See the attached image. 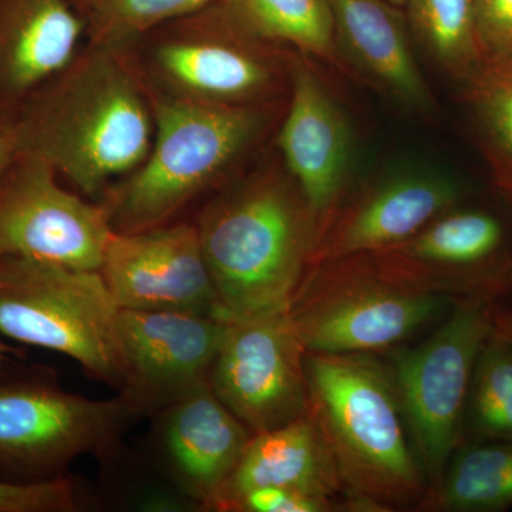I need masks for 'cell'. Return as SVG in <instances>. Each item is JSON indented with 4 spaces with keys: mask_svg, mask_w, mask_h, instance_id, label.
Returning a JSON list of instances; mask_svg holds the SVG:
<instances>
[{
    "mask_svg": "<svg viewBox=\"0 0 512 512\" xmlns=\"http://www.w3.org/2000/svg\"><path fill=\"white\" fill-rule=\"evenodd\" d=\"M467 84L481 121L512 158V60L485 59Z\"/></svg>",
    "mask_w": 512,
    "mask_h": 512,
    "instance_id": "obj_26",
    "label": "cell"
},
{
    "mask_svg": "<svg viewBox=\"0 0 512 512\" xmlns=\"http://www.w3.org/2000/svg\"><path fill=\"white\" fill-rule=\"evenodd\" d=\"M491 322L494 332L512 346V312L503 308L493 309Z\"/></svg>",
    "mask_w": 512,
    "mask_h": 512,
    "instance_id": "obj_31",
    "label": "cell"
},
{
    "mask_svg": "<svg viewBox=\"0 0 512 512\" xmlns=\"http://www.w3.org/2000/svg\"><path fill=\"white\" fill-rule=\"evenodd\" d=\"M333 504L325 498L282 487H261L239 495L227 511L234 512H326Z\"/></svg>",
    "mask_w": 512,
    "mask_h": 512,
    "instance_id": "obj_29",
    "label": "cell"
},
{
    "mask_svg": "<svg viewBox=\"0 0 512 512\" xmlns=\"http://www.w3.org/2000/svg\"><path fill=\"white\" fill-rule=\"evenodd\" d=\"M229 320L185 311L120 309L121 394L138 413H160L210 379Z\"/></svg>",
    "mask_w": 512,
    "mask_h": 512,
    "instance_id": "obj_11",
    "label": "cell"
},
{
    "mask_svg": "<svg viewBox=\"0 0 512 512\" xmlns=\"http://www.w3.org/2000/svg\"><path fill=\"white\" fill-rule=\"evenodd\" d=\"M306 275L289 315L303 349L375 353L446 311L450 296L384 271L370 255L320 262Z\"/></svg>",
    "mask_w": 512,
    "mask_h": 512,
    "instance_id": "obj_6",
    "label": "cell"
},
{
    "mask_svg": "<svg viewBox=\"0 0 512 512\" xmlns=\"http://www.w3.org/2000/svg\"><path fill=\"white\" fill-rule=\"evenodd\" d=\"M10 353H12V350L9 349V346L3 342L2 336H0V370L5 369V367L12 362V360H10L12 359Z\"/></svg>",
    "mask_w": 512,
    "mask_h": 512,
    "instance_id": "obj_32",
    "label": "cell"
},
{
    "mask_svg": "<svg viewBox=\"0 0 512 512\" xmlns=\"http://www.w3.org/2000/svg\"><path fill=\"white\" fill-rule=\"evenodd\" d=\"M119 313L100 271L0 259V336L62 353L121 390Z\"/></svg>",
    "mask_w": 512,
    "mask_h": 512,
    "instance_id": "obj_5",
    "label": "cell"
},
{
    "mask_svg": "<svg viewBox=\"0 0 512 512\" xmlns=\"http://www.w3.org/2000/svg\"><path fill=\"white\" fill-rule=\"evenodd\" d=\"M86 23L72 0H0V90L23 96L77 57Z\"/></svg>",
    "mask_w": 512,
    "mask_h": 512,
    "instance_id": "obj_19",
    "label": "cell"
},
{
    "mask_svg": "<svg viewBox=\"0 0 512 512\" xmlns=\"http://www.w3.org/2000/svg\"><path fill=\"white\" fill-rule=\"evenodd\" d=\"M505 281L508 282V285L512 286V264L510 268L507 269V274H505Z\"/></svg>",
    "mask_w": 512,
    "mask_h": 512,
    "instance_id": "obj_33",
    "label": "cell"
},
{
    "mask_svg": "<svg viewBox=\"0 0 512 512\" xmlns=\"http://www.w3.org/2000/svg\"><path fill=\"white\" fill-rule=\"evenodd\" d=\"M218 25L164 40L153 53L171 94L211 104H249L271 89L275 67L262 43L218 18Z\"/></svg>",
    "mask_w": 512,
    "mask_h": 512,
    "instance_id": "obj_13",
    "label": "cell"
},
{
    "mask_svg": "<svg viewBox=\"0 0 512 512\" xmlns=\"http://www.w3.org/2000/svg\"><path fill=\"white\" fill-rule=\"evenodd\" d=\"M113 232L103 205L67 191L40 158L19 154L0 177V259L100 271Z\"/></svg>",
    "mask_w": 512,
    "mask_h": 512,
    "instance_id": "obj_9",
    "label": "cell"
},
{
    "mask_svg": "<svg viewBox=\"0 0 512 512\" xmlns=\"http://www.w3.org/2000/svg\"><path fill=\"white\" fill-rule=\"evenodd\" d=\"M291 76V104L279 147L289 174L325 228L348 177L352 136L338 101L309 64L293 62Z\"/></svg>",
    "mask_w": 512,
    "mask_h": 512,
    "instance_id": "obj_14",
    "label": "cell"
},
{
    "mask_svg": "<svg viewBox=\"0 0 512 512\" xmlns=\"http://www.w3.org/2000/svg\"><path fill=\"white\" fill-rule=\"evenodd\" d=\"M77 507L76 488L66 478L30 483L0 480V512H69Z\"/></svg>",
    "mask_w": 512,
    "mask_h": 512,
    "instance_id": "obj_27",
    "label": "cell"
},
{
    "mask_svg": "<svg viewBox=\"0 0 512 512\" xmlns=\"http://www.w3.org/2000/svg\"><path fill=\"white\" fill-rule=\"evenodd\" d=\"M503 237V225L487 212L448 211L406 241L367 255L389 274L430 291L473 292L461 276L493 258Z\"/></svg>",
    "mask_w": 512,
    "mask_h": 512,
    "instance_id": "obj_17",
    "label": "cell"
},
{
    "mask_svg": "<svg viewBox=\"0 0 512 512\" xmlns=\"http://www.w3.org/2000/svg\"><path fill=\"white\" fill-rule=\"evenodd\" d=\"M160 414L158 444L165 467L188 497L211 508L254 433L218 399L208 382Z\"/></svg>",
    "mask_w": 512,
    "mask_h": 512,
    "instance_id": "obj_15",
    "label": "cell"
},
{
    "mask_svg": "<svg viewBox=\"0 0 512 512\" xmlns=\"http://www.w3.org/2000/svg\"><path fill=\"white\" fill-rule=\"evenodd\" d=\"M154 137L143 163L107 190L103 207L116 232L167 224L215 183L254 140L261 114L249 104L160 97L151 101Z\"/></svg>",
    "mask_w": 512,
    "mask_h": 512,
    "instance_id": "obj_4",
    "label": "cell"
},
{
    "mask_svg": "<svg viewBox=\"0 0 512 512\" xmlns=\"http://www.w3.org/2000/svg\"><path fill=\"white\" fill-rule=\"evenodd\" d=\"M305 356L289 311L231 319L208 383L252 433L276 429L308 414Z\"/></svg>",
    "mask_w": 512,
    "mask_h": 512,
    "instance_id": "obj_10",
    "label": "cell"
},
{
    "mask_svg": "<svg viewBox=\"0 0 512 512\" xmlns=\"http://www.w3.org/2000/svg\"><path fill=\"white\" fill-rule=\"evenodd\" d=\"M220 18L261 43H285L323 59L336 53L330 0H217Z\"/></svg>",
    "mask_w": 512,
    "mask_h": 512,
    "instance_id": "obj_21",
    "label": "cell"
},
{
    "mask_svg": "<svg viewBox=\"0 0 512 512\" xmlns=\"http://www.w3.org/2000/svg\"><path fill=\"white\" fill-rule=\"evenodd\" d=\"M100 272L120 309L185 311L231 320L215 291L197 225L114 231Z\"/></svg>",
    "mask_w": 512,
    "mask_h": 512,
    "instance_id": "obj_12",
    "label": "cell"
},
{
    "mask_svg": "<svg viewBox=\"0 0 512 512\" xmlns=\"http://www.w3.org/2000/svg\"><path fill=\"white\" fill-rule=\"evenodd\" d=\"M138 414L123 394L93 400L36 380H0V466L49 480L74 458L113 446Z\"/></svg>",
    "mask_w": 512,
    "mask_h": 512,
    "instance_id": "obj_8",
    "label": "cell"
},
{
    "mask_svg": "<svg viewBox=\"0 0 512 512\" xmlns=\"http://www.w3.org/2000/svg\"><path fill=\"white\" fill-rule=\"evenodd\" d=\"M410 32L441 69L468 82L484 62L471 0H407Z\"/></svg>",
    "mask_w": 512,
    "mask_h": 512,
    "instance_id": "obj_23",
    "label": "cell"
},
{
    "mask_svg": "<svg viewBox=\"0 0 512 512\" xmlns=\"http://www.w3.org/2000/svg\"><path fill=\"white\" fill-rule=\"evenodd\" d=\"M330 5L336 49L404 106L430 110L433 97L414 59L409 23L399 6L386 0H330Z\"/></svg>",
    "mask_w": 512,
    "mask_h": 512,
    "instance_id": "obj_20",
    "label": "cell"
},
{
    "mask_svg": "<svg viewBox=\"0 0 512 512\" xmlns=\"http://www.w3.org/2000/svg\"><path fill=\"white\" fill-rule=\"evenodd\" d=\"M217 0H79L94 45L117 49L168 20L183 18Z\"/></svg>",
    "mask_w": 512,
    "mask_h": 512,
    "instance_id": "obj_25",
    "label": "cell"
},
{
    "mask_svg": "<svg viewBox=\"0 0 512 512\" xmlns=\"http://www.w3.org/2000/svg\"><path fill=\"white\" fill-rule=\"evenodd\" d=\"M261 487L292 488L325 500L343 493L335 458L308 414L252 434L211 510L227 511L239 495Z\"/></svg>",
    "mask_w": 512,
    "mask_h": 512,
    "instance_id": "obj_18",
    "label": "cell"
},
{
    "mask_svg": "<svg viewBox=\"0 0 512 512\" xmlns=\"http://www.w3.org/2000/svg\"><path fill=\"white\" fill-rule=\"evenodd\" d=\"M308 416L330 448L349 507L390 511L421 501L427 478L392 370L372 353L305 356Z\"/></svg>",
    "mask_w": 512,
    "mask_h": 512,
    "instance_id": "obj_3",
    "label": "cell"
},
{
    "mask_svg": "<svg viewBox=\"0 0 512 512\" xmlns=\"http://www.w3.org/2000/svg\"><path fill=\"white\" fill-rule=\"evenodd\" d=\"M468 402L481 436L512 440V346L493 329L477 357Z\"/></svg>",
    "mask_w": 512,
    "mask_h": 512,
    "instance_id": "obj_24",
    "label": "cell"
},
{
    "mask_svg": "<svg viewBox=\"0 0 512 512\" xmlns=\"http://www.w3.org/2000/svg\"><path fill=\"white\" fill-rule=\"evenodd\" d=\"M484 59L512 60V0H471Z\"/></svg>",
    "mask_w": 512,
    "mask_h": 512,
    "instance_id": "obj_28",
    "label": "cell"
},
{
    "mask_svg": "<svg viewBox=\"0 0 512 512\" xmlns=\"http://www.w3.org/2000/svg\"><path fill=\"white\" fill-rule=\"evenodd\" d=\"M458 198L456 183L444 175L407 173L389 178L326 224L312 266L400 244L450 211Z\"/></svg>",
    "mask_w": 512,
    "mask_h": 512,
    "instance_id": "obj_16",
    "label": "cell"
},
{
    "mask_svg": "<svg viewBox=\"0 0 512 512\" xmlns=\"http://www.w3.org/2000/svg\"><path fill=\"white\" fill-rule=\"evenodd\" d=\"M430 510L503 511L512 505V440L454 453L440 484L423 503Z\"/></svg>",
    "mask_w": 512,
    "mask_h": 512,
    "instance_id": "obj_22",
    "label": "cell"
},
{
    "mask_svg": "<svg viewBox=\"0 0 512 512\" xmlns=\"http://www.w3.org/2000/svg\"><path fill=\"white\" fill-rule=\"evenodd\" d=\"M15 128L19 154L40 158L94 195L147 157L153 106L116 49L96 46L43 84Z\"/></svg>",
    "mask_w": 512,
    "mask_h": 512,
    "instance_id": "obj_1",
    "label": "cell"
},
{
    "mask_svg": "<svg viewBox=\"0 0 512 512\" xmlns=\"http://www.w3.org/2000/svg\"><path fill=\"white\" fill-rule=\"evenodd\" d=\"M386 2L393 3V5L402 8V6L406 5L407 0H386Z\"/></svg>",
    "mask_w": 512,
    "mask_h": 512,
    "instance_id": "obj_34",
    "label": "cell"
},
{
    "mask_svg": "<svg viewBox=\"0 0 512 512\" xmlns=\"http://www.w3.org/2000/svg\"><path fill=\"white\" fill-rule=\"evenodd\" d=\"M491 312L488 293L464 296L429 339L393 353L394 386L430 491L456 453L474 366L493 329Z\"/></svg>",
    "mask_w": 512,
    "mask_h": 512,
    "instance_id": "obj_7",
    "label": "cell"
},
{
    "mask_svg": "<svg viewBox=\"0 0 512 512\" xmlns=\"http://www.w3.org/2000/svg\"><path fill=\"white\" fill-rule=\"evenodd\" d=\"M197 228L222 308L235 319L291 309L323 222L291 175L264 171L212 201Z\"/></svg>",
    "mask_w": 512,
    "mask_h": 512,
    "instance_id": "obj_2",
    "label": "cell"
},
{
    "mask_svg": "<svg viewBox=\"0 0 512 512\" xmlns=\"http://www.w3.org/2000/svg\"><path fill=\"white\" fill-rule=\"evenodd\" d=\"M19 156L15 121L0 117V177Z\"/></svg>",
    "mask_w": 512,
    "mask_h": 512,
    "instance_id": "obj_30",
    "label": "cell"
}]
</instances>
